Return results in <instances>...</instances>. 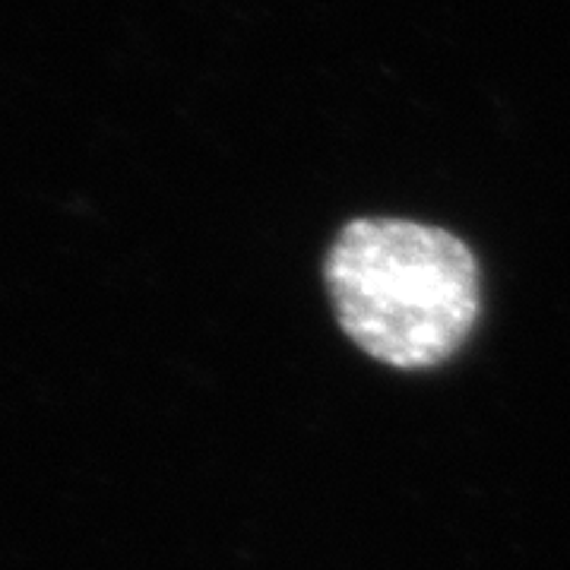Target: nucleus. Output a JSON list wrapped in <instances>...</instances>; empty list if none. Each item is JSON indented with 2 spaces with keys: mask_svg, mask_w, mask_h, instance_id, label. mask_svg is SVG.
<instances>
[{
  "mask_svg": "<svg viewBox=\"0 0 570 570\" xmlns=\"http://www.w3.org/2000/svg\"><path fill=\"white\" fill-rule=\"evenodd\" d=\"M336 321L400 371L448 362L479 321V266L456 235L406 219H355L326 257Z\"/></svg>",
  "mask_w": 570,
  "mask_h": 570,
  "instance_id": "nucleus-1",
  "label": "nucleus"
}]
</instances>
